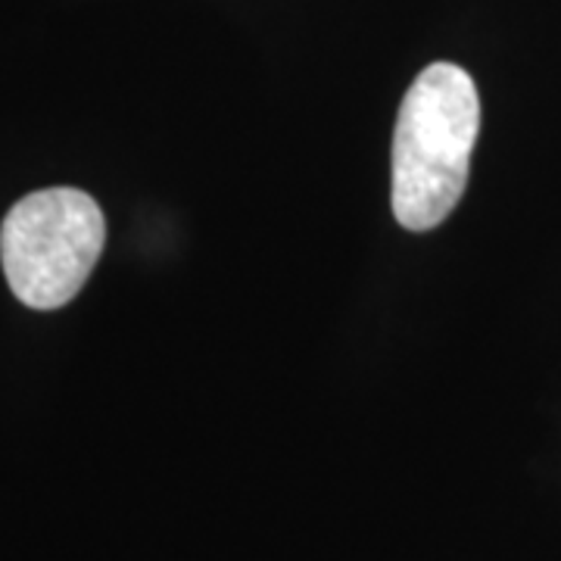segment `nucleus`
<instances>
[{
  "mask_svg": "<svg viewBox=\"0 0 561 561\" xmlns=\"http://www.w3.org/2000/svg\"><path fill=\"white\" fill-rule=\"evenodd\" d=\"M106 247L101 203L79 187H44L10 206L0 262L13 297L38 312L72 302Z\"/></svg>",
  "mask_w": 561,
  "mask_h": 561,
  "instance_id": "f03ea898",
  "label": "nucleus"
},
{
  "mask_svg": "<svg viewBox=\"0 0 561 561\" xmlns=\"http://www.w3.org/2000/svg\"><path fill=\"white\" fill-rule=\"evenodd\" d=\"M481 135V94L456 62L421 69L400 103L393 128L390 203L405 231L437 228L468 187Z\"/></svg>",
  "mask_w": 561,
  "mask_h": 561,
  "instance_id": "f257e3e1",
  "label": "nucleus"
}]
</instances>
